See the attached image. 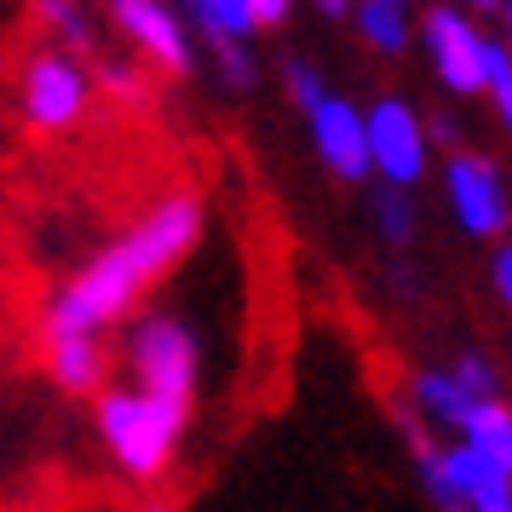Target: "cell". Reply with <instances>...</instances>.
Listing matches in <instances>:
<instances>
[{
  "instance_id": "cell-1",
  "label": "cell",
  "mask_w": 512,
  "mask_h": 512,
  "mask_svg": "<svg viewBox=\"0 0 512 512\" xmlns=\"http://www.w3.org/2000/svg\"><path fill=\"white\" fill-rule=\"evenodd\" d=\"M202 242V202L196 196H167L144 213L127 236H116L110 248H98L81 271H75L58 294H52L47 317H41V334H104L110 323H121L139 294L150 282L173 271L179 259Z\"/></svg>"
},
{
  "instance_id": "cell-2",
  "label": "cell",
  "mask_w": 512,
  "mask_h": 512,
  "mask_svg": "<svg viewBox=\"0 0 512 512\" xmlns=\"http://www.w3.org/2000/svg\"><path fill=\"white\" fill-rule=\"evenodd\" d=\"M185 420H190V409H179V403H167V397H156V392H144V386L98 397V438L110 449V461H116L127 478H139V484H150V478L173 461Z\"/></svg>"
},
{
  "instance_id": "cell-3",
  "label": "cell",
  "mask_w": 512,
  "mask_h": 512,
  "mask_svg": "<svg viewBox=\"0 0 512 512\" xmlns=\"http://www.w3.org/2000/svg\"><path fill=\"white\" fill-rule=\"evenodd\" d=\"M127 369L133 386L167 397L179 409H196V386H202V346L179 317H144L127 334Z\"/></svg>"
},
{
  "instance_id": "cell-4",
  "label": "cell",
  "mask_w": 512,
  "mask_h": 512,
  "mask_svg": "<svg viewBox=\"0 0 512 512\" xmlns=\"http://www.w3.org/2000/svg\"><path fill=\"white\" fill-rule=\"evenodd\" d=\"M420 41H426V58H432V75H438L443 93L455 98H478L489 93V35L478 29V12L472 6H426L420 12Z\"/></svg>"
},
{
  "instance_id": "cell-5",
  "label": "cell",
  "mask_w": 512,
  "mask_h": 512,
  "mask_svg": "<svg viewBox=\"0 0 512 512\" xmlns=\"http://www.w3.org/2000/svg\"><path fill=\"white\" fill-rule=\"evenodd\" d=\"M443 196L449 213L472 242H495L501 231H512V190L507 173L489 162L484 150H455L443 162Z\"/></svg>"
},
{
  "instance_id": "cell-6",
  "label": "cell",
  "mask_w": 512,
  "mask_h": 512,
  "mask_svg": "<svg viewBox=\"0 0 512 512\" xmlns=\"http://www.w3.org/2000/svg\"><path fill=\"white\" fill-rule=\"evenodd\" d=\"M87 93H93V81L81 70V52H70V47L29 52L24 81H18V104H24V121L35 133L75 127L81 110H87Z\"/></svg>"
},
{
  "instance_id": "cell-7",
  "label": "cell",
  "mask_w": 512,
  "mask_h": 512,
  "mask_svg": "<svg viewBox=\"0 0 512 512\" xmlns=\"http://www.w3.org/2000/svg\"><path fill=\"white\" fill-rule=\"evenodd\" d=\"M369 144H374V179L392 185H420L432 162V121L420 116L409 98H374L369 104Z\"/></svg>"
},
{
  "instance_id": "cell-8",
  "label": "cell",
  "mask_w": 512,
  "mask_h": 512,
  "mask_svg": "<svg viewBox=\"0 0 512 512\" xmlns=\"http://www.w3.org/2000/svg\"><path fill=\"white\" fill-rule=\"evenodd\" d=\"M311 121V144H317V162L340 179V185H363L374 179V144H369V110H357L351 98L328 93L317 110H305Z\"/></svg>"
},
{
  "instance_id": "cell-9",
  "label": "cell",
  "mask_w": 512,
  "mask_h": 512,
  "mask_svg": "<svg viewBox=\"0 0 512 512\" xmlns=\"http://www.w3.org/2000/svg\"><path fill=\"white\" fill-rule=\"evenodd\" d=\"M110 6V24L133 41V47L167 75H190L196 70V52H190V18H179L167 0H104Z\"/></svg>"
},
{
  "instance_id": "cell-10",
  "label": "cell",
  "mask_w": 512,
  "mask_h": 512,
  "mask_svg": "<svg viewBox=\"0 0 512 512\" xmlns=\"http://www.w3.org/2000/svg\"><path fill=\"white\" fill-rule=\"evenodd\" d=\"M478 403H484V397L455 374V363H449V369H420L415 374V415L432 420V426H455V432H461L466 415H472Z\"/></svg>"
},
{
  "instance_id": "cell-11",
  "label": "cell",
  "mask_w": 512,
  "mask_h": 512,
  "mask_svg": "<svg viewBox=\"0 0 512 512\" xmlns=\"http://www.w3.org/2000/svg\"><path fill=\"white\" fill-rule=\"evenodd\" d=\"M47 369L64 392H98V380H104V340L98 334H52Z\"/></svg>"
},
{
  "instance_id": "cell-12",
  "label": "cell",
  "mask_w": 512,
  "mask_h": 512,
  "mask_svg": "<svg viewBox=\"0 0 512 512\" xmlns=\"http://www.w3.org/2000/svg\"><path fill=\"white\" fill-rule=\"evenodd\" d=\"M185 6L190 29L208 41V47H225V41H254L259 29V12L254 0H179Z\"/></svg>"
},
{
  "instance_id": "cell-13",
  "label": "cell",
  "mask_w": 512,
  "mask_h": 512,
  "mask_svg": "<svg viewBox=\"0 0 512 512\" xmlns=\"http://www.w3.org/2000/svg\"><path fill=\"white\" fill-rule=\"evenodd\" d=\"M351 24L363 35V47L386 52V58H397V52L409 47V35H415L409 0H357V6H351Z\"/></svg>"
},
{
  "instance_id": "cell-14",
  "label": "cell",
  "mask_w": 512,
  "mask_h": 512,
  "mask_svg": "<svg viewBox=\"0 0 512 512\" xmlns=\"http://www.w3.org/2000/svg\"><path fill=\"white\" fill-rule=\"evenodd\" d=\"M461 443H472L484 461H495L501 472H512V403L501 397H484L461 426Z\"/></svg>"
},
{
  "instance_id": "cell-15",
  "label": "cell",
  "mask_w": 512,
  "mask_h": 512,
  "mask_svg": "<svg viewBox=\"0 0 512 512\" xmlns=\"http://www.w3.org/2000/svg\"><path fill=\"white\" fill-rule=\"evenodd\" d=\"M374 231H380V242L386 248H409L420 231V208H415V196H409V185H392V179H380L374 185Z\"/></svg>"
},
{
  "instance_id": "cell-16",
  "label": "cell",
  "mask_w": 512,
  "mask_h": 512,
  "mask_svg": "<svg viewBox=\"0 0 512 512\" xmlns=\"http://www.w3.org/2000/svg\"><path fill=\"white\" fill-rule=\"evenodd\" d=\"M35 18L58 35V47H70V52H87L98 47V35H93V18L81 12V0H35Z\"/></svg>"
},
{
  "instance_id": "cell-17",
  "label": "cell",
  "mask_w": 512,
  "mask_h": 512,
  "mask_svg": "<svg viewBox=\"0 0 512 512\" xmlns=\"http://www.w3.org/2000/svg\"><path fill=\"white\" fill-rule=\"evenodd\" d=\"M208 58H213V75H219V87H225V93H254L259 64H254V47H248V41L208 47Z\"/></svg>"
},
{
  "instance_id": "cell-18",
  "label": "cell",
  "mask_w": 512,
  "mask_h": 512,
  "mask_svg": "<svg viewBox=\"0 0 512 512\" xmlns=\"http://www.w3.org/2000/svg\"><path fill=\"white\" fill-rule=\"evenodd\" d=\"M489 104L501 127L512 133V41L507 35H489Z\"/></svg>"
},
{
  "instance_id": "cell-19",
  "label": "cell",
  "mask_w": 512,
  "mask_h": 512,
  "mask_svg": "<svg viewBox=\"0 0 512 512\" xmlns=\"http://www.w3.org/2000/svg\"><path fill=\"white\" fill-rule=\"evenodd\" d=\"M282 87H288V98H294V110H317V104L328 98L317 64H305V58H288V64H282Z\"/></svg>"
},
{
  "instance_id": "cell-20",
  "label": "cell",
  "mask_w": 512,
  "mask_h": 512,
  "mask_svg": "<svg viewBox=\"0 0 512 512\" xmlns=\"http://www.w3.org/2000/svg\"><path fill=\"white\" fill-rule=\"evenodd\" d=\"M455 374H461V380H466V386H472L478 397H501V380H495V363H489L484 351H461V357H455Z\"/></svg>"
},
{
  "instance_id": "cell-21",
  "label": "cell",
  "mask_w": 512,
  "mask_h": 512,
  "mask_svg": "<svg viewBox=\"0 0 512 512\" xmlns=\"http://www.w3.org/2000/svg\"><path fill=\"white\" fill-rule=\"evenodd\" d=\"M98 81H104L116 98H127V104H139L144 98V75L133 70V64H98Z\"/></svg>"
},
{
  "instance_id": "cell-22",
  "label": "cell",
  "mask_w": 512,
  "mask_h": 512,
  "mask_svg": "<svg viewBox=\"0 0 512 512\" xmlns=\"http://www.w3.org/2000/svg\"><path fill=\"white\" fill-rule=\"evenodd\" d=\"M489 288H495V300L512 311V242H501V248L489 254Z\"/></svg>"
},
{
  "instance_id": "cell-23",
  "label": "cell",
  "mask_w": 512,
  "mask_h": 512,
  "mask_svg": "<svg viewBox=\"0 0 512 512\" xmlns=\"http://www.w3.org/2000/svg\"><path fill=\"white\" fill-rule=\"evenodd\" d=\"M254 12H259L265 29H282L288 18H294V0H254Z\"/></svg>"
},
{
  "instance_id": "cell-24",
  "label": "cell",
  "mask_w": 512,
  "mask_h": 512,
  "mask_svg": "<svg viewBox=\"0 0 512 512\" xmlns=\"http://www.w3.org/2000/svg\"><path fill=\"white\" fill-rule=\"evenodd\" d=\"M432 144H461V121L455 116H432Z\"/></svg>"
},
{
  "instance_id": "cell-25",
  "label": "cell",
  "mask_w": 512,
  "mask_h": 512,
  "mask_svg": "<svg viewBox=\"0 0 512 512\" xmlns=\"http://www.w3.org/2000/svg\"><path fill=\"white\" fill-rule=\"evenodd\" d=\"M311 6H317L323 18H351V6H357V0H311Z\"/></svg>"
},
{
  "instance_id": "cell-26",
  "label": "cell",
  "mask_w": 512,
  "mask_h": 512,
  "mask_svg": "<svg viewBox=\"0 0 512 512\" xmlns=\"http://www.w3.org/2000/svg\"><path fill=\"white\" fill-rule=\"evenodd\" d=\"M461 6H472V12H501L507 0H461Z\"/></svg>"
},
{
  "instance_id": "cell-27",
  "label": "cell",
  "mask_w": 512,
  "mask_h": 512,
  "mask_svg": "<svg viewBox=\"0 0 512 512\" xmlns=\"http://www.w3.org/2000/svg\"><path fill=\"white\" fill-rule=\"evenodd\" d=\"M501 35H507V41H512V0H507V6H501Z\"/></svg>"
}]
</instances>
